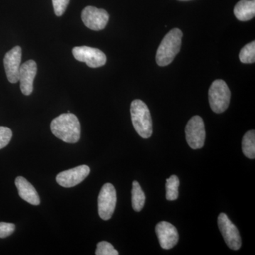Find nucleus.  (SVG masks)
<instances>
[{
    "mask_svg": "<svg viewBox=\"0 0 255 255\" xmlns=\"http://www.w3.org/2000/svg\"><path fill=\"white\" fill-rule=\"evenodd\" d=\"M188 145L194 150L202 148L206 139L205 125L199 116H194L188 122L185 128Z\"/></svg>",
    "mask_w": 255,
    "mask_h": 255,
    "instance_id": "nucleus-5",
    "label": "nucleus"
},
{
    "mask_svg": "<svg viewBox=\"0 0 255 255\" xmlns=\"http://www.w3.org/2000/svg\"><path fill=\"white\" fill-rule=\"evenodd\" d=\"M130 114L132 125L139 135L145 139L152 136V117L145 102L140 100H134L130 107Z\"/></svg>",
    "mask_w": 255,
    "mask_h": 255,
    "instance_id": "nucleus-3",
    "label": "nucleus"
},
{
    "mask_svg": "<svg viewBox=\"0 0 255 255\" xmlns=\"http://www.w3.org/2000/svg\"><path fill=\"white\" fill-rule=\"evenodd\" d=\"M90 169L88 166L80 165L75 168L60 172L56 177V182L61 187L70 188L81 183L89 175Z\"/></svg>",
    "mask_w": 255,
    "mask_h": 255,
    "instance_id": "nucleus-10",
    "label": "nucleus"
},
{
    "mask_svg": "<svg viewBox=\"0 0 255 255\" xmlns=\"http://www.w3.org/2000/svg\"><path fill=\"white\" fill-rule=\"evenodd\" d=\"M37 65L34 60H28L20 67V88L24 95H30L33 90V81L36 78Z\"/></svg>",
    "mask_w": 255,
    "mask_h": 255,
    "instance_id": "nucleus-13",
    "label": "nucleus"
},
{
    "mask_svg": "<svg viewBox=\"0 0 255 255\" xmlns=\"http://www.w3.org/2000/svg\"><path fill=\"white\" fill-rule=\"evenodd\" d=\"M218 226L228 248L233 251L239 250L242 245L241 235L237 227L233 224L227 215L224 213L219 215Z\"/></svg>",
    "mask_w": 255,
    "mask_h": 255,
    "instance_id": "nucleus-7",
    "label": "nucleus"
},
{
    "mask_svg": "<svg viewBox=\"0 0 255 255\" xmlns=\"http://www.w3.org/2000/svg\"><path fill=\"white\" fill-rule=\"evenodd\" d=\"M22 50L20 46L14 47L5 55L4 65L8 80L11 83H16L19 78Z\"/></svg>",
    "mask_w": 255,
    "mask_h": 255,
    "instance_id": "nucleus-12",
    "label": "nucleus"
},
{
    "mask_svg": "<svg viewBox=\"0 0 255 255\" xmlns=\"http://www.w3.org/2000/svg\"><path fill=\"white\" fill-rule=\"evenodd\" d=\"M145 204V195L140 184L137 181L132 182V205L137 212L143 209Z\"/></svg>",
    "mask_w": 255,
    "mask_h": 255,
    "instance_id": "nucleus-16",
    "label": "nucleus"
},
{
    "mask_svg": "<svg viewBox=\"0 0 255 255\" xmlns=\"http://www.w3.org/2000/svg\"><path fill=\"white\" fill-rule=\"evenodd\" d=\"M15 231L13 223L0 222V238H5L11 236Z\"/></svg>",
    "mask_w": 255,
    "mask_h": 255,
    "instance_id": "nucleus-23",
    "label": "nucleus"
},
{
    "mask_svg": "<svg viewBox=\"0 0 255 255\" xmlns=\"http://www.w3.org/2000/svg\"><path fill=\"white\" fill-rule=\"evenodd\" d=\"M15 185L18 189L20 197L32 205L38 206L41 203L39 195L34 187L23 177H16Z\"/></svg>",
    "mask_w": 255,
    "mask_h": 255,
    "instance_id": "nucleus-14",
    "label": "nucleus"
},
{
    "mask_svg": "<svg viewBox=\"0 0 255 255\" xmlns=\"http://www.w3.org/2000/svg\"><path fill=\"white\" fill-rule=\"evenodd\" d=\"M12 137V131L7 127H0V149L4 148L9 143Z\"/></svg>",
    "mask_w": 255,
    "mask_h": 255,
    "instance_id": "nucleus-21",
    "label": "nucleus"
},
{
    "mask_svg": "<svg viewBox=\"0 0 255 255\" xmlns=\"http://www.w3.org/2000/svg\"><path fill=\"white\" fill-rule=\"evenodd\" d=\"M182 36V32L179 28L171 30L164 36L156 55V62L159 66H167L173 61L180 50Z\"/></svg>",
    "mask_w": 255,
    "mask_h": 255,
    "instance_id": "nucleus-2",
    "label": "nucleus"
},
{
    "mask_svg": "<svg viewBox=\"0 0 255 255\" xmlns=\"http://www.w3.org/2000/svg\"><path fill=\"white\" fill-rule=\"evenodd\" d=\"M242 149L245 156L248 158L255 157V131L254 130L247 132L242 141Z\"/></svg>",
    "mask_w": 255,
    "mask_h": 255,
    "instance_id": "nucleus-17",
    "label": "nucleus"
},
{
    "mask_svg": "<svg viewBox=\"0 0 255 255\" xmlns=\"http://www.w3.org/2000/svg\"><path fill=\"white\" fill-rule=\"evenodd\" d=\"M73 54L75 59L84 62L90 68H100L105 65L107 62V57L103 52L91 47H75L73 49Z\"/></svg>",
    "mask_w": 255,
    "mask_h": 255,
    "instance_id": "nucleus-8",
    "label": "nucleus"
},
{
    "mask_svg": "<svg viewBox=\"0 0 255 255\" xmlns=\"http://www.w3.org/2000/svg\"><path fill=\"white\" fill-rule=\"evenodd\" d=\"M81 17L87 28L93 31H100L107 26L110 16L105 9L88 6L82 10Z\"/></svg>",
    "mask_w": 255,
    "mask_h": 255,
    "instance_id": "nucleus-9",
    "label": "nucleus"
},
{
    "mask_svg": "<svg viewBox=\"0 0 255 255\" xmlns=\"http://www.w3.org/2000/svg\"><path fill=\"white\" fill-rule=\"evenodd\" d=\"M234 14L238 20L247 21L255 16V0H241L234 8Z\"/></svg>",
    "mask_w": 255,
    "mask_h": 255,
    "instance_id": "nucleus-15",
    "label": "nucleus"
},
{
    "mask_svg": "<svg viewBox=\"0 0 255 255\" xmlns=\"http://www.w3.org/2000/svg\"><path fill=\"white\" fill-rule=\"evenodd\" d=\"M155 232L158 238L159 244L163 249H172L179 241V233L177 228L167 221L157 223Z\"/></svg>",
    "mask_w": 255,
    "mask_h": 255,
    "instance_id": "nucleus-11",
    "label": "nucleus"
},
{
    "mask_svg": "<svg viewBox=\"0 0 255 255\" xmlns=\"http://www.w3.org/2000/svg\"><path fill=\"white\" fill-rule=\"evenodd\" d=\"M179 179L177 176L172 175L167 179L166 198L168 201H175L179 196Z\"/></svg>",
    "mask_w": 255,
    "mask_h": 255,
    "instance_id": "nucleus-18",
    "label": "nucleus"
},
{
    "mask_svg": "<svg viewBox=\"0 0 255 255\" xmlns=\"http://www.w3.org/2000/svg\"><path fill=\"white\" fill-rule=\"evenodd\" d=\"M231 91L226 82L216 80L211 85L209 100L211 110L215 113L221 114L227 110L231 102Z\"/></svg>",
    "mask_w": 255,
    "mask_h": 255,
    "instance_id": "nucleus-4",
    "label": "nucleus"
},
{
    "mask_svg": "<svg viewBox=\"0 0 255 255\" xmlns=\"http://www.w3.org/2000/svg\"><path fill=\"white\" fill-rule=\"evenodd\" d=\"M56 16H62L68 7L70 0H52Z\"/></svg>",
    "mask_w": 255,
    "mask_h": 255,
    "instance_id": "nucleus-22",
    "label": "nucleus"
},
{
    "mask_svg": "<svg viewBox=\"0 0 255 255\" xmlns=\"http://www.w3.org/2000/svg\"><path fill=\"white\" fill-rule=\"evenodd\" d=\"M241 63L249 64L255 61V42L252 41L243 47L239 55Z\"/></svg>",
    "mask_w": 255,
    "mask_h": 255,
    "instance_id": "nucleus-19",
    "label": "nucleus"
},
{
    "mask_svg": "<svg viewBox=\"0 0 255 255\" xmlns=\"http://www.w3.org/2000/svg\"><path fill=\"white\" fill-rule=\"evenodd\" d=\"M99 216L102 220L107 221L112 218L117 204V192L110 183L102 186L98 196Z\"/></svg>",
    "mask_w": 255,
    "mask_h": 255,
    "instance_id": "nucleus-6",
    "label": "nucleus"
},
{
    "mask_svg": "<svg viewBox=\"0 0 255 255\" xmlns=\"http://www.w3.org/2000/svg\"><path fill=\"white\" fill-rule=\"evenodd\" d=\"M53 135L68 143H76L80 138V122L75 114H63L53 119L50 124Z\"/></svg>",
    "mask_w": 255,
    "mask_h": 255,
    "instance_id": "nucleus-1",
    "label": "nucleus"
},
{
    "mask_svg": "<svg viewBox=\"0 0 255 255\" xmlns=\"http://www.w3.org/2000/svg\"><path fill=\"white\" fill-rule=\"evenodd\" d=\"M96 255H118L117 250L114 249L113 246L107 241H102L97 243Z\"/></svg>",
    "mask_w": 255,
    "mask_h": 255,
    "instance_id": "nucleus-20",
    "label": "nucleus"
}]
</instances>
